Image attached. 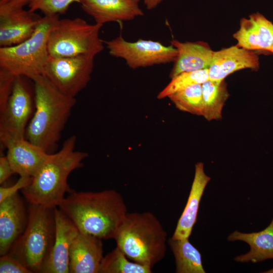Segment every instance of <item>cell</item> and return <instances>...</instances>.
<instances>
[{
  "mask_svg": "<svg viewBox=\"0 0 273 273\" xmlns=\"http://www.w3.org/2000/svg\"><path fill=\"white\" fill-rule=\"evenodd\" d=\"M0 141L7 149L6 156L14 173L20 176L33 177L50 154L25 137L8 138Z\"/></svg>",
  "mask_w": 273,
  "mask_h": 273,
  "instance_id": "5bb4252c",
  "label": "cell"
},
{
  "mask_svg": "<svg viewBox=\"0 0 273 273\" xmlns=\"http://www.w3.org/2000/svg\"><path fill=\"white\" fill-rule=\"evenodd\" d=\"M209 80V69L184 72L171 78L169 83L157 95L162 99L169 95L194 84H202Z\"/></svg>",
  "mask_w": 273,
  "mask_h": 273,
  "instance_id": "484cf974",
  "label": "cell"
},
{
  "mask_svg": "<svg viewBox=\"0 0 273 273\" xmlns=\"http://www.w3.org/2000/svg\"><path fill=\"white\" fill-rule=\"evenodd\" d=\"M170 44L177 50V55L169 74L170 78L184 72L209 68L214 51L206 42H181L173 39Z\"/></svg>",
  "mask_w": 273,
  "mask_h": 273,
  "instance_id": "d6986e66",
  "label": "cell"
},
{
  "mask_svg": "<svg viewBox=\"0 0 273 273\" xmlns=\"http://www.w3.org/2000/svg\"><path fill=\"white\" fill-rule=\"evenodd\" d=\"M167 234L152 213H127L114 239L127 258L152 267L162 260L166 251Z\"/></svg>",
  "mask_w": 273,
  "mask_h": 273,
  "instance_id": "277c9868",
  "label": "cell"
},
{
  "mask_svg": "<svg viewBox=\"0 0 273 273\" xmlns=\"http://www.w3.org/2000/svg\"><path fill=\"white\" fill-rule=\"evenodd\" d=\"M94 58L85 55L49 56L43 75L63 94L75 98L90 80Z\"/></svg>",
  "mask_w": 273,
  "mask_h": 273,
  "instance_id": "9c48e42d",
  "label": "cell"
},
{
  "mask_svg": "<svg viewBox=\"0 0 273 273\" xmlns=\"http://www.w3.org/2000/svg\"><path fill=\"white\" fill-rule=\"evenodd\" d=\"M202 116L208 121L221 119L222 108L229 96L224 80L217 81L209 79L202 84Z\"/></svg>",
  "mask_w": 273,
  "mask_h": 273,
  "instance_id": "603a6c76",
  "label": "cell"
},
{
  "mask_svg": "<svg viewBox=\"0 0 273 273\" xmlns=\"http://www.w3.org/2000/svg\"><path fill=\"white\" fill-rule=\"evenodd\" d=\"M237 46L248 50L270 51L273 43V24L259 13L241 19L240 28L233 35Z\"/></svg>",
  "mask_w": 273,
  "mask_h": 273,
  "instance_id": "ac0fdd59",
  "label": "cell"
},
{
  "mask_svg": "<svg viewBox=\"0 0 273 273\" xmlns=\"http://www.w3.org/2000/svg\"><path fill=\"white\" fill-rule=\"evenodd\" d=\"M141 0H80L81 7L95 23L122 22L143 16Z\"/></svg>",
  "mask_w": 273,
  "mask_h": 273,
  "instance_id": "9a60e30c",
  "label": "cell"
},
{
  "mask_svg": "<svg viewBox=\"0 0 273 273\" xmlns=\"http://www.w3.org/2000/svg\"><path fill=\"white\" fill-rule=\"evenodd\" d=\"M102 25L90 24L80 18H60L50 32L48 48L50 56L57 57L81 55L95 57L102 52L104 41L100 37Z\"/></svg>",
  "mask_w": 273,
  "mask_h": 273,
  "instance_id": "52a82bcc",
  "label": "cell"
},
{
  "mask_svg": "<svg viewBox=\"0 0 273 273\" xmlns=\"http://www.w3.org/2000/svg\"><path fill=\"white\" fill-rule=\"evenodd\" d=\"M175 260L176 273H205L201 254L189 238L168 241Z\"/></svg>",
  "mask_w": 273,
  "mask_h": 273,
  "instance_id": "7402d4cb",
  "label": "cell"
},
{
  "mask_svg": "<svg viewBox=\"0 0 273 273\" xmlns=\"http://www.w3.org/2000/svg\"><path fill=\"white\" fill-rule=\"evenodd\" d=\"M80 0H29V11H40L44 16L59 15L65 13L73 3Z\"/></svg>",
  "mask_w": 273,
  "mask_h": 273,
  "instance_id": "4316f807",
  "label": "cell"
},
{
  "mask_svg": "<svg viewBox=\"0 0 273 273\" xmlns=\"http://www.w3.org/2000/svg\"><path fill=\"white\" fill-rule=\"evenodd\" d=\"M56 234L53 246L40 273H69V252L79 231L72 221L58 208L55 210Z\"/></svg>",
  "mask_w": 273,
  "mask_h": 273,
  "instance_id": "7c38bea8",
  "label": "cell"
},
{
  "mask_svg": "<svg viewBox=\"0 0 273 273\" xmlns=\"http://www.w3.org/2000/svg\"><path fill=\"white\" fill-rule=\"evenodd\" d=\"M28 220L23 199L18 193L0 202V255H5L24 232Z\"/></svg>",
  "mask_w": 273,
  "mask_h": 273,
  "instance_id": "4fadbf2b",
  "label": "cell"
},
{
  "mask_svg": "<svg viewBox=\"0 0 273 273\" xmlns=\"http://www.w3.org/2000/svg\"><path fill=\"white\" fill-rule=\"evenodd\" d=\"M210 177L204 170V165L198 162L195 165L194 180L186 207L178 221L171 238H189L196 222L199 204L204 191Z\"/></svg>",
  "mask_w": 273,
  "mask_h": 273,
  "instance_id": "ffe728a7",
  "label": "cell"
},
{
  "mask_svg": "<svg viewBox=\"0 0 273 273\" xmlns=\"http://www.w3.org/2000/svg\"><path fill=\"white\" fill-rule=\"evenodd\" d=\"M104 257L102 239L78 232L69 252L70 273H99Z\"/></svg>",
  "mask_w": 273,
  "mask_h": 273,
  "instance_id": "2e32d148",
  "label": "cell"
},
{
  "mask_svg": "<svg viewBox=\"0 0 273 273\" xmlns=\"http://www.w3.org/2000/svg\"><path fill=\"white\" fill-rule=\"evenodd\" d=\"M33 108L34 101L22 76L16 77L6 106L0 112V140L25 137Z\"/></svg>",
  "mask_w": 273,
  "mask_h": 273,
  "instance_id": "30bf717a",
  "label": "cell"
},
{
  "mask_svg": "<svg viewBox=\"0 0 273 273\" xmlns=\"http://www.w3.org/2000/svg\"><path fill=\"white\" fill-rule=\"evenodd\" d=\"M258 56L237 46L214 51L209 69V79L220 81L233 72L244 69H257Z\"/></svg>",
  "mask_w": 273,
  "mask_h": 273,
  "instance_id": "e0dca14e",
  "label": "cell"
},
{
  "mask_svg": "<svg viewBox=\"0 0 273 273\" xmlns=\"http://www.w3.org/2000/svg\"><path fill=\"white\" fill-rule=\"evenodd\" d=\"M4 1H6V0H0V2Z\"/></svg>",
  "mask_w": 273,
  "mask_h": 273,
  "instance_id": "e575fe53",
  "label": "cell"
},
{
  "mask_svg": "<svg viewBox=\"0 0 273 273\" xmlns=\"http://www.w3.org/2000/svg\"><path fill=\"white\" fill-rule=\"evenodd\" d=\"M263 272H265V273H273V268L269 270H267V271H264Z\"/></svg>",
  "mask_w": 273,
  "mask_h": 273,
  "instance_id": "d6a6232c",
  "label": "cell"
},
{
  "mask_svg": "<svg viewBox=\"0 0 273 273\" xmlns=\"http://www.w3.org/2000/svg\"><path fill=\"white\" fill-rule=\"evenodd\" d=\"M146 9L152 10L157 7L164 0H143Z\"/></svg>",
  "mask_w": 273,
  "mask_h": 273,
  "instance_id": "1f68e13d",
  "label": "cell"
},
{
  "mask_svg": "<svg viewBox=\"0 0 273 273\" xmlns=\"http://www.w3.org/2000/svg\"><path fill=\"white\" fill-rule=\"evenodd\" d=\"M15 77L8 71L0 68V112L6 106Z\"/></svg>",
  "mask_w": 273,
  "mask_h": 273,
  "instance_id": "83f0119b",
  "label": "cell"
},
{
  "mask_svg": "<svg viewBox=\"0 0 273 273\" xmlns=\"http://www.w3.org/2000/svg\"><path fill=\"white\" fill-rule=\"evenodd\" d=\"M29 0L0 2V46L18 44L33 33L41 17L26 11Z\"/></svg>",
  "mask_w": 273,
  "mask_h": 273,
  "instance_id": "8fae6325",
  "label": "cell"
},
{
  "mask_svg": "<svg viewBox=\"0 0 273 273\" xmlns=\"http://www.w3.org/2000/svg\"><path fill=\"white\" fill-rule=\"evenodd\" d=\"M55 208L29 204L26 228L7 253L31 273L40 272L53 246Z\"/></svg>",
  "mask_w": 273,
  "mask_h": 273,
  "instance_id": "5b68a950",
  "label": "cell"
},
{
  "mask_svg": "<svg viewBox=\"0 0 273 273\" xmlns=\"http://www.w3.org/2000/svg\"><path fill=\"white\" fill-rule=\"evenodd\" d=\"M76 141V136L71 135L57 152L50 153L30 184L21 190L29 204L58 207L65 193L70 191L67 183L69 175L88 157L87 153L75 150Z\"/></svg>",
  "mask_w": 273,
  "mask_h": 273,
  "instance_id": "3957f363",
  "label": "cell"
},
{
  "mask_svg": "<svg viewBox=\"0 0 273 273\" xmlns=\"http://www.w3.org/2000/svg\"><path fill=\"white\" fill-rule=\"evenodd\" d=\"M228 240L242 241L250 247L247 253L234 258L237 262L256 263L273 258V218L269 225L262 231L243 233L236 231L228 236Z\"/></svg>",
  "mask_w": 273,
  "mask_h": 273,
  "instance_id": "44dd1931",
  "label": "cell"
},
{
  "mask_svg": "<svg viewBox=\"0 0 273 273\" xmlns=\"http://www.w3.org/2000/svg\"><path fill=\"white\" fill-rule=\"evenodd\" d=\"M149 266L131 262L117 246L104 256L99 273H151Z\"/></svg>",
  "mask_w": 273,
  "mask_h": 273,
  "instance_id": "cb8c5ba5",
  "label": "cell"
},
{
  "mask_svg": "<svg viewBox=\"0 0 273 273\" xmlns=\"http://www.w3.org/2000/svg\"><path fill=\"white\" fill-rule=\"evenodd\" d=\"M270 52H272L273 53V43H272V46H271Z\"/></svg>",
  "mask_w": 273,
  "mask_h": 273,
  "instance_id": "836d02e7",
  "label": "cell"
},
{
  "mask_svg": "<svg viewBox=\"0 0 273 273\" xmlns=\"http://www.w3.org/2000/svg\"><path fill=\"white\" fill-rule=\"evenodd\" d=\"M32 177L27 176H20L18 180L10 187H0V202L18 193L31 183Z\"/></svg>",
  "mask_w": 273,
  "mask_h": 273,
  "instance_id": "f546056e",
  "label": "cell"
},
{
  "mask_svg": "<svg viewBox=\"0 0 273 273\" xmlns=\"http://www.w3.org/2000/svg\"><path fill=\"white\" fill-rule=\"evenodd\" d=\"M58 208L79 232L102 240L114 239L128 213L122 195L112 189L71 192Z\"/></svg>",
  "mask_w": 273,
  "mask_h": 273,
  "instance_id": "6da1fadb",
  "label": "cell"
},
{
  "mask_svg": "<svg viewBox=\"0 0 273 273\" xmlns=\"http://www.w3.org/2000/svg\"><path fill=\"white\" fill-rule=\"evenodd\" d=\"M34 111L27 126L25 138L52 153L75 105V98L63 94L43 75L32 77Z\"/></svg>",
  "mask_w": 273,
  "mask_h": 273,
  "instance_id": "7a4b0ae2",
  "label": "cell"
},
{
  "mask_svg": "<svg viewBox=\"0 0 273 273\" xmlns=\"http://www.w3.org/2000/svg\"><path fill=\"white\" fill-rule=\"evenodd\" d=\"M168 98L180 111L203 116L202 84H194L177 91Z\"/></svg>",
  "mask_w": 273,
  "mask_h": 273,
  "instance_id": "d4e9b609",
  "label": "cell"
},
{
  "mask_svg": "<svg viewBox=\"0 0 273 273\" xmlns=\"http://www.w3.org/2000/svg\"><path fill=\"white\" fill-rule=\"evenodd\" d=\"M14 172L6 156L0 157V184H3Z\"/></svg>",
  "mask_w": 273,
  "mask_h": 273,
  "instance_id": "4dcf8cb0",
  "label": "cell"
},
{
  "mask_svg": "<svg viewBox=\"0 0 273 273\" xmlns=\"http://www.w3.org/2000/svg\"><path fill=\"white\" fill-rule=\"evenodd\" d=\"M1 273H31L19 261L6 254L1 256Z\"/></svg>",
  "mask_w": 273,
  "mask_h": 273,
  "instance_id": "f1b7e54d",
  "label": "cell"
},
{
  "mask_svg": "<svg viewBox=\"0 0 273 273\" xmlns=\"http://www.w3.org/2000/svg\"><path fill=\"white\" fill-rule=\"evenodd\" d=\"M104 43L111 56L123 59L133 69L173 62L177 55L176 49L171 44L142 39L128 41L121 34Z\"/></svg>",
  "mask_w": 273,
  "mask_h": 273,
  "instance_id": "ba28073f",
  "label": "cell"
},
{
  "mask_svg": "<svg viewBox=\"0 0 273 273\" xmlns=\"http://www.w3.org/2000/svg\"><path fill=\"white\" fill-rule=\"evenodd\" d=\"M59 15L44 16L32 34L22 42L0 47V68L15 77L43 75L49 53V37Z\"/></svg>",
  "mask_w": 273,
  "mask_h": 273,
  "instance_id": "8992f818",
  "label": "cell"
}]
</instances>
